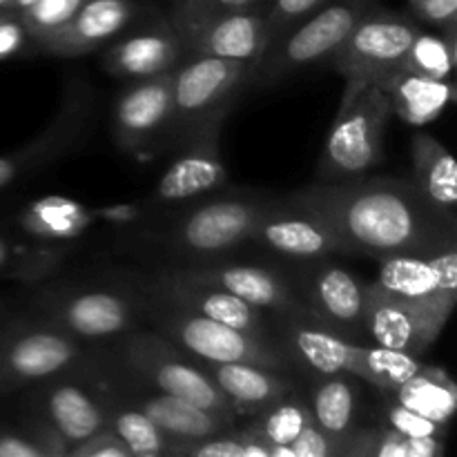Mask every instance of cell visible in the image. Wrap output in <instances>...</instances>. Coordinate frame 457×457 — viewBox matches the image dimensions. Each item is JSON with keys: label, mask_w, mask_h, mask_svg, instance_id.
Listing matches in <instances>:
<instances>
[{"label": "cell", "mask_w": 457, "mask_h": 457, "mask_svg": "<svg viewBox=\"0 0 457 457\" xmlns=\"http://www.w3.org/2000/svg\"><path fill=\"white\" fill-rule=\"evenodd\" d=\"M27 38H29V36H27L21 18H18L16 13H4V16L0 18V61H7V58L21 54Z\"/></svg>", "instance_id": "45"}, {"label": "cell", "mask_w": 457, "mask_h": 457, "mask_svg": "<svg viewBox=\"0 0 457 457\" xmlns=\"http://www.w3.org/2000/svg\"><path fill=\"white\" fill-rule=\"evenodd\" d=\"M65 250L49 245H16L12 239L0 235V275L12 279L34 281L47 275L62 259Z\"/></svg>", "instance_id": "35"}, {"label": "cell", "mask_w": 457, "mask_h": 457, "mask_svg": "<svg viewBox=\"0 0 457 457\" xmlns=\"http://www.w3.org/2000/svg\"><path fill=\"white\" fill-rule=\"evenodd\" d=\"M422 357H415L411 353L384 348L378 344H357L351 375H355L369 386H375L378 391L388 393L413 378L422 369Z\"/></svg>", "instance_id": "32"}, {"label": "cell", "mask_w": 457, "mask_h": 457, "mask_svg": "<svg viewBox=\"0 0 457 457\" xmlns=\"http://www.w3.org/2000/svg\"><path fill=\"white\" fill-rule=\"evenodd\" d=\"M378 0H326L317 12L272 40L250 71V87L268 89L297 71L326 65Z\"/></svg>", "instance_id": "6"}, {"label": "cell", "mask_w": 457, "mask_h": 457, "mask_svg": "<svg viewBox=\"0 0 457 457\" xmlns=\"http://www.w3.org/2000/svg\"><path fill=\"white\" fill-rule=\"evenodd\" d=\"M105 406V424L125 442L132 457L179 455V445L165 436L128 395L116 391L110 382L94 378Z\"/></svg>", "instance_id": "28"}, {"label": "cell", "mask_w": 457, "mask_h": 457, "mask_svg": "<svg viewBox=\"0 0 457 457\" xmlns=\"http://www.w3.org/2000/svg\"><path fill=\"white\" fill-rule=\"evenodd\" d=\"M275 324L281 348L297 373L308 378L351 373L357 344L335 335L308 311L277 317Z\"/></svg>", "instance_id": "20"}, {"label": "cell", "mask_w": 457, "mask_h": 457, "mask_svg": "<svg viewBox=\"0 0 457 457\" xmlns=\"http://www.w3.org/2000/svg\"><path fill=\"white\" fill-rule=\"evenodd\" d=\"M455 52L457 34H445V31L431 34V31L422 29L415 36L397 67L413 71V74L431 76V79L453 80Z\"/></svg>", "instance_id": "34"}, {"label": "cell", "mask_w": 457, "mask_h": 457, "mask_svg": "<svg viewBox=\"0 0 457 457\" xmlns=\"http://www.w3.org/2000/svg\"><path fill=\"white\" fill-rule=\"evenodd\" d=\"M373 284L400 306L431 342H437L457 303V248L433 257L378 259Z\"/></svg>", "instance_id": "8"}, {"label": "cell", "mask_w": 457, "mask_h": 457, "mask_svg": "<svg viewBox=\"0 0 457 457\" xmlns=\"http://www.w3.org/2000/svg\"><path fill=\"white\" fill-rule=\"evenodd\" d=\"M4 13H7V12H0V18H3V16H4Z\"/></svg>", "instance_id": "48"}, {"label": "cell", "mask_w": 457, "mask_h": 457, "mask_svg": "<svg viewBox=\"0 0 457 457\" xmlns=\"http://www.w3.org/2000/svg\"><path fill=\"white\" fill-rule=\"evenodd\" d=\"M286 199L324 219L353 254L433 257L457 248V219L437 208L413 179L360 174L299 187Z\"/></svg>", "instance_id": "1"}, {"label": "cell", "mask_w": 457, "mask_h": 457, "mask_svg": "<svg viewBox=\"0 0 457 457\" xmlns=\"http://www.w3.org/2000/svg\"><path fill=\"white\" fill-rule=\"evenodd\" d=\"M324 3L326 0H268L266 21H268V34H270V43L279 38L281 34H286L290 27L297 25L299 21H303V18L311 16L312 12H317Z\"/></svg>", "instance_id": "40"}, {"label": "cell", "mask_w": 457, "mask_h": 457, "mask_svg": "<svg viewBox=\"0 0 457 457\" xmlns=\"http://www.w3.org/2000/svg\"><path fill=\"white\" fill-rule=\"evenodd\" d=\"M253 65L230 58L186 54L172 70V123L165 150H181L208 125L226 120L250 87Z\"/></svg>", "instance_id": "2"}, {"label": "cell", "mask_w": 457, "mask_h": 457, "mask_svg": "<svg viewBox=\"0 0 457 457\" xmlns=\"http://www.w3.org/2000/svg\"><path fill=\"white\" fill-rule=\"evenodd\" d=\"M270 43L266 4L212 18L183 40L186 54L230 58L254 65Z\"/></svg>", "instance_id": "21"}, {"label": "cell", "mask_w": 457, "mask_h": 457, "mask_svg": "<svg viewBox=\"0 0 457 457\" xmlns=\"http://www.w3.org/2000/svg\"><path fill=\"white\" fill-rule=\"evenodd\" d=\"M391 116L388 98L378 85L361 79L346 80L342 103L317 161V179L333 183L373 170L382 161V141Z\"/></svg>", "instance_id": "5"}, {"label": "cell", "mask_w": 457, "mask_h": 457, "mask_svg": "<svg viewBox=\"0 0 457 457\" xmlns=\"http://www.w3.org/2000/svg\"><path fill=\"white\" fill-rule=\"evenodd\" d=\"M36 386L34 413L61 436L67 451L105 427V406L94 378L76 379L62 373Z\"/></svg>", "instance_id": "19"}, {"label": "cell", "mask_w": 457, "mask_h": 457, "mask_svg": "<svg viewBox=\"0 0 457 457\" xmlns=\"http://www.w3.org/2000/svg\"><path fill=\"white\" fill-rule=\"evenodd\" d=\"M186 56V45L172 25H152L116 38L103 54V67L116 79H150L172 71Z\"/></svg>", "instance_id": "22"}, {"label": "cell", "mask_w": 457, "mask_h": 457, "mask_svg": "<svg viewBox=\"0 0 457 457\" xmlns=\"http://www.w3.org/2000/svg\"><path fill=\"white\" fill-rule=\"evenodd\" d=\"M288 449L293 457H337L339 445L333 437L326 436L315 422H311Z\"/></svg>", "instance_id": "43"}, {"label": "cell", "mask_w": 457, "mask_h": 457, "mask_svg": "<svg viewBox=\"0 0 457 457\" xmlns=\"http://www.w3.org/2000/svg\"><path fill=\"white\" fill-rule=\"evenodd\" d=\"M386 395L442 427H449L457 411V386L440 366L422 364L413 378L400 384L395 391H388Z\"/></svg>", "instance_id": "30"}, {"label": "cell", "mask_w": 457, "mask_h": 457, "mask_svg": "<svg viewBox=\"0 0 457 457\" xmlns=\"http://www.w3.org/2000/svg\"><path fill=\"white\" fill-rule=\"evenodd\" d=\"M172 123V71L132 80L112 107L114 141L128 154L165 147Z\"/></svg>", "instance_id": "16"}, {"label": "cell", "mask_w": 457, "mask_h": 457, "mask_svg": "<svg viewBox=\"0 0 457 457\" xmlns=\"http://www.w3.org/2000/svg\"><path fill=\"white\" fill-rule=\"evenodd\" d=\"M293 286L303 306L326 328L355 344H369L366 333V281L335 263L333 257L299 262Z\"/></svg>", "instance_id": "11"}, {"label": "cell", "mask_w": 457, "mask_h": 457, "mask_svg": "<svg viewBox=\"0 0 457 457\" xmlns=\"http://www.w3.org/2000/svg\"><path fill=\"white\" fill-rule=\"evenodd\" d=\"M266 3L268 0H174L170 25L186 40L187 36L195 34L201 25L210 22L212 18L241 12V9L259 7V4Z\"/></svg>", "instance_id": "36"}, {"label": "cell", "mask_w": 457, "mask_h": 457, "mask_svg": "<svg viewBox=\"0 0 457 457\" xmlns=\"http://www.w3.org/2000/svg\"><path fill=\"white\" fill-rule=\"evenodd\" d=\"M411 16L445 34H457V0H409Z\"/></svg>", "instance_id": "41"}, {"label": "cell", "mask_w": 457, "mask_h": 457, "mask_svg": "<svg viewBox=\"0 0 457 457\" xmlns=\"http://www.w3.org/2000/svg\"><path fill=\"white\" fill-rule=\"evenodd\" d=\"M0 12L13 13V0H0Z\"/></svg>", "instance_id": "47"}, {"label": "cell", "mask_w": 457, "mask_h": 457, "mask_svg": "<svg viewBox=\"0 0 457 457\" xmlns=\"http://www.w3.org/2000/svg\"><path fill=\"white\" fill-rule=\"evenodd\" d=\"M361 379L351 373L312 375L308 378L306 400L312 422L335 442H342L355 427H360ZM339 453V449H337Z\"/></svg>", "instance_id": "27"}, {"label": "cell", "mask_w": 457, "mask_h": 457, "mask_svg": "<svg viewBox=\"0 0 457 457\" xmlns=\"http://www.w3.org/2000/svg\"><path fill=\"white\" fill-rule=\"evenodd\" d=\"M370 83L378 85L384 96L388 98L391 114L415 128H422V125L440 119L455 96L453 80L413 74L402 67L384 71Z\"/></svg>", "instance_id": "26"}, {"label": "cell", "mask_w": 457, "mask_h": 457, "mask_svg": "<svg viewBox=\"0 0 457 457\" xmlns=\"http://www.w3.org/2000/svg\"><path fill=\"white\" fill-rule=\"evenodd\" d=\"M129 378V375H128ZM132 379L137 388H129L128 397L132 404H137L165 436L172 437L179 445V455H183L186 446L195 445V442L208 440V437L217 436V433L232 428L230 424L223 422L210 411L199 409V406L190 404L187 400H181L170 393L156 391V388L147 386V384Z\"/></svg>", "instance_id": "25"}, {"label": "cell", "mask_w": 457, "mask_h": 457, "mask_svg": "<svg viewBox=\"0 0 457 457\" xmlns=\"http://www.w3.org/2000/svg\"><path fill=\"white\" fill-rule=\"evenodd\" d=\"M201 364L217 384L219 391L228 397L237 418H254L263 409L299 388L290 370L244 364V361H232V364L201 361Z\"/></svg>", "instance_id": "24"}, {"label": "cell", "mask_w": 457, "mask_h": 457, "mask_svg": "<svg viewBox=\"0 0 457 457\" xmlns=\"http://www.w3.org/2000/svg\"><path fill=\"white\" fill-rule=\"evenodd\" d=\"M87 361L85 342L45 320L0 324V395L71 373Z\"/></svg>", "instance_id": "10"}, {"label": "cell", "mask_w": 457, "mask_h": 457, "mask_svg": "<svg viewBox=\"0 0 457 457\" xmlns=\"http://www.w3.org/2000/svg\"><path fill=\"white\" fill-rule=\"evenodd\" d=\"M250 244L290 262L353 254L346 241L324 219L286 196H272L270 205L254 223Z\"/></svg>", "instance_id": "15"}, {"label": "cell", "mask_w": 457, "mask_h": 457, "mask_svg": "<svg viewBox=\"0 0 457 457\" xmlns=\"http://www.w3.org/2000/svg\"><path fill=\"white\" fill-rule=\"evenodd\" d=\"M120 370L129 378L170 393L199 409L210 411L230 427H237V413L228 397L219 391L217 384L205 373L204 364L196 357L187 355L183 348L170 342L154 328H134L116 342Z\"/></svg>", "instance_id": "4"}, {"label": "cell", "mask_w": 457, "mask_h": 457, "mask_svg": "<svg viewBox=\"0 0 457 457\" xmlns=\"http://www.w3.org/2000/svg\"><path fill=\"white\" fill-rule=\"evenodd\" d=\"M179 270L186 272L187 277L228 290L235 297L248 302L250 306L268 312L272 320L295 315V312H306V306L295 290L290 277L275 268L226 262L223 257H217L208 259V262L186 263V266H179Z\"/></svg>", "instance_id": "17"}, {"label": "cell", "mask_w": 457, "mask_h": 457, "mask_svg": "<svg viewBox=\"0 0 457 457\" xmlns=\"http://www.w3.org/2000/svg\"><path fill=\"white\" fill-rule=\"evenodd\" d=\"M94 101L96 98L87 80H70L49 125H45L29 143L0 154V190L31 177L45 165H52L79 145L92 125Z\"/></svg>", "instance_id": "13"}, {"label": "cell", "mask_w": 457, "mask_h": 457, "mask_svg": "<svg viewBox=\"0 0 457 457\" xmlns=\"http://www.w3.org/2000/svg\"><path fill=\"white\" fill-rule=\"evenodd\" d=\"M420 31L422 27L413 16L375 4L357 21L326 67L344 76V80H373L400 65Z\"/></svg>", "instance_id": "12"}, {"label": "cell", "mask_w": 457, "mask_h": 457, "mask_svg": "<svg viewBox=\"0 0 457 457\" xmlns=\"http://www.w3.org/2000/svg\"><path fill=\"white\" fill-rule=\"evenodd\" d=\"M40 320L80 342H119L143 320L137 290L114 286H61L38 295Z\"/></svg>", "instance_id": "9"}, {"label": "cell", "mask_w": 457, "mask_h": 457, "mask_svg": "<svg viewBox=\"0 0 457 457\" xmlns=\"http://www.w3.org/2000/svg\"><path fill=\"white\" fill-rule=\"evenodd\" d=\"M134 16L132 0H83L74 16L38 47L52 56L76 58L96 52L125 29Z\"/></svg>", "instance_id": "23"}, {"label": "cell", "mask_w": 457, "mask_h": 457, "mask_svg": "<svg viewBox=\"0 0 457 457\" xmlns=\"http://www.w3.org/2000/svg\"><path fill=\"white\" fill-rule=\"evenodd\" d=\"M413 181L420 190L446 214L457 219V165L445 143L427 132L415 134L411 141Z\"/></svg>", "instance_id": "29"}, {"label": "cell", "mask_w": 457, "mask_h": 457, "mask_svg": "<svg viewBox=\"0 0 457 457\" xmlns=\"http://www.w3.org/2000/svg\"><path fill=\"white\" fill-rule=\"evenodd\" d=\"M183 455L192 457H272L270 446L257 442L245 428H226L208 440L186 446Z\"/></svg>", "instance_id": "37"}, {"label": "cell", "mask_w": 457, "mask_h": 457, "mask_svg": "<svg viewBox=\"0 0 457 457\" xmlns=\"http://www.w3.org/2000/svg\"><path fill=\"white\" fill-rule=\"evenodd\" d=\"M226 120L208 125L199 137L177 150L172 163L165 168L147 204L179 205L199 196L219 192L228 183V170L219 150V138Z\"/></svg>", "instance_id": "18"}, {"label": "cell", "mask_w": 457, "mask_h": 457, "mask_svg": "<svg viewBox=\"0 0 457 457\" xmlns=\"http://www.w3.org/2000/svg\"><path fill=\"white\" fill-rule=\"evenodd\" d=\"M137 288L165 299L170 303L201 312L210 320L232 326V328L253 335L262 342L281 346L277 324L268 312L250 306L248 302L235 297V295L219 288V286L187 277L179 268H165V270L154 272V275L143 277V279L137 281Z\"/></svg>", "instance_id": "14"}, {"label": "cell", "mask_w": 457, "mask_h": 457, "mask_svg": "<svg viewBox=\"0 0 457 457\" xmlns=\"http://www.w3.org/2000/svg\"><path fill=\"white\" fill-rule=\"evenodd\" d=\"M36 0H13V13H21V12H25L27 7H29V4H34Z\"/></svg>", "instance_id": "46"}, {"label": "cell", "mask_w": 457, "mask_h": 457, "mask_svg": "<svg viewBox=\"0 0 457 457\" xmlns=\"http://www.w3.org/2000/svg\"><path fill=\"white\" fill-rule=\"evenodd\" d=\"M67 457H132V453L125 446V442L105 424L101 431L89 436L87 440L70 446Z\"/></svg>", "instance_id": "42"}, {"label": "cell", "mask_w": 457, "mask_h": 457, "mask_svg": "<svg viewBox=\"0 0 457 457\" xmlns=\"http://www.w3.org/2000/svg\"><path fill=\"white\" fill-rule=\"evenodd\" d=\"M442 437H409L386 424L355 427L339 442L337 457H442Z\"/></svg>", "instance_id": "31"}, {"label": "cell", "mask_w": 457, "mask_h": 457, "mask_svg": "<svg viewBox=\"0 0 457 457\" xmlns=\"http://www.w3.org/2000/svg\"><path fill=\"white\" fill-rule=\"evenodd\" d=\"M137 295L141 302L143 320L150 321L156 333L168 337L199 361H205V364L244 361V364H259L295 373L288 355L277 344L262 342L253 335L241 333L232 326L210 320L190 308L165 302L141 288H137Z\"/></svg>", "instance_id": "3"}, {"label": "cell", "mask_w": 457, "mask_h": 457, "mask_svg": "<svg viewBox=\"0 0 457 457\" xmlns=\"http://www.w3.org/2000/svg\"><path fill=\"white\" fill-rule=\"evenodd\" d=\"M272 196L259 192H230L187 208L168 223L159 245L183 262H208L226 257L250 244L254 223L270 205Z\"/></svg>", "instance_id": "7"}, {"label": "cell", "mask_w": 457, "mask_h": 457, "mask_svg": "<svg viewBox=\"0 0 457 457\" xmlns=\"http://www.w3.org/2000/svg\"><path fill=\"white\" fill-rule=\"evenodd\" d=\"M0 457H47L22 428L0 427Z\"/></svg>", "instance_id": "44"}, {"label": "cell", "mask_w": 457, "mask_h": 457, "mask_svg": "<svg viewBox=\"0 0 457 457\" xmlns=\"http://www.w3.org/2000/svg\"><path fill=\"white\" fill-rule=\"evenodd\" d=\"M250 420L253 422L248 427H244L245 431L257 442H263V445L270 446L272 451L275 446L293 445L299 433L312 422V413L306 395L299 391H293Z\"/></svg>", "instance_id": "33"}, {"label": "cell", "mask_w": 457, "mask_h": 457, "mask_svg": "<svg viewBox=\"0 0 457 457\" xmlns=\"http://www.w3.org/2000/svg\"><path fill=\"white\" fill-rule=\"evenodd\" d=\"M80 3L83 0H36L25 12L18 13V18H21L22 27H25L27 36L36 45H40L74 16Z\"/></svg>", "instance_id": "38"}, {"label": "cell", "mask_w": 457, "mask_h": 457, "mask_svg": "<svg viewBox=\"0 0 457 457\" xmlns=\"http://www.w3.org/2000/svg\"><path fill=\"white\" fill-rule=\"evenodd\" d=\"M382 424L395 428L402 436L442 437V440L446 437V428H449L433 422V420L424 418V415L415 413V411L406 409V406H402L400 402H395L391 395H386V393H382Z\"/></svg>", "instance_id": "39"}]
</instances>
